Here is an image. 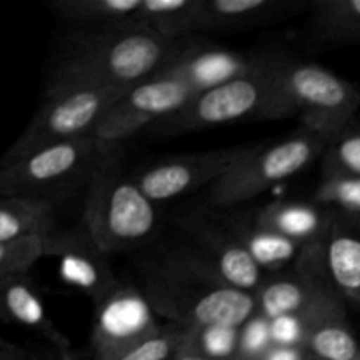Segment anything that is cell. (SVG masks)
<instances>
[{"label":"cell","instance_id":"1","mask_svg":"<svg viewBox=\"0 0 360 360\" xmlns=\"http://www.w3.org/2000/svg\"><path fill=\"white\" fill-rule=\"evenodd\" d=\"M185 41L129 27H69L56 41L44 97L81 88H130L160 72Z\"/></svg>","mask_w":360,"mask_h":360},{"label":"cell","instance_id":"2","mask_svg":"<svg viewBox=\"0 0 360 360\" xmlns=\"http://www.w3.org/2000/svg\"><path fill=\"white\" fill-rule=\"evenodd\" d=\"M137 287L169 323L186 327H241L257 313L255 294L220 278L158 245L137 266Z\"/></svg>","mask_w":360,"mask_h":360},{"label":"cell","instance_id":"3","mask_svg":"<svg viewBox=\"0 0 360 360\" xmlns=\"http://www.w3.org/2000/svg\"><path fill=\"white\" fill-rule=\"evenodd\" d=\"M118 153L94 174L83 211L84 227L109 255L150 245L158 229L157 204L122 171Z\"/></svg>","mask_w":360,"mask_h":360},{"label":"cell","instance_id":"4","mask_svg":"<svg viewBox=\"0 0 360 360\" xmlns=\"http://www.w3.org/2000/svg\"><path fill=\"white\" fill-rule=\"evenodd\" d=\"M276 95L280 120L295 116L327 144L357 120L360 109V90L352 81L285 49L276 67Z\"/></svg>","mask_w":360,"mask_h":360},{"label":"cell","instance_id":"5","mask_svg":"<svg viewBox=\"0 0 360 360\" xmlns=\"http://www.w3.org/2000/svg\"><path fill=\"white\" fill-rule=\"evenodd\" d=\"M281 53V48H271L266 62L252 74L199 91L181 109L146 129V134L158 139L199 132L243 120H280L276 67Z\"/></svg>","mask_w":360,"mask_h":360},{"label":"cell","instance_id":"6","mask_svg":"<svg viewBox=\"0 0 360 360\" xmlns=\"http://www.w3.org/2000/svg\"><path fill=\"white\" fill-rule=\"evenodd\" d=\"M120 151L97 134L48 146L0 167V197H27L55 204L83 183L90 185L97 169Z\"/></svg>","mask_w":360,"mask_h":360},{"label":"cell","instance_id":"7","mask_svg":"<svg viewBox=\"0 0 360 360\" xmlns=\"http://www.w3.org/2000/svg\"><path fill=\"white\" fill-rule=\"evenodd\" d=\"M326 146V141L308 129L274 143L250 144L227 174L207 188L204 206H245L271 186L304 171L322 157Z\"/></svg>","mask_w":360,"mask_h":360},{"label":"cell","instance_id":"8","mask_svg":"<svg viewBox=\"0 0 360 360\" xmlns=\"http://www.w3.org/2000/svg\"><path fill=\"white\" fill-rule=\"evenodd\" d=\"M167 250L225 283L255 294L264 273L221 220L217 207L202 206L176 218Z\"/></svg>","mask_w":360,"mask_h":360},{"label":"cell","instance_id":"9","mask_svg":"<svg viewBox=\"0 0 360 360\" xmlns=\"http://www.w3.org/2000/svg\"><path fill=\"white\" fill-rule=\"evenodd\" d=\"M129 88H81L44 97L21 136L11 144L2 165L48 146L97 132L109 109Z\"/></svg>","mask_w":360,"mask_h":360},{"label":"cell","instance_id":"10","mask_svg":"<svg viewBox=\"0 0 360 360\" xmlns=\"http://www.w3.org/2000/svg\"><path fill=\"white\" fill-rule=\"evenodd\" d=\"M94 306L86 352H74L72 360H115L165 326L137 283L125 280Z\"/></svg>","mask_w":360,"mask_h":360},{"label":"cell","instance_id":"11","mask_svg":"<svg viewBox=\"0 0 360 360\" xmlns=\"http://www.w3.org/2000/svg\"><path fill=\"white\" fill-rule=\"evenodd\" d=\"M193 95L197 91L183 81L165 74H155L130 86L109 109L95 134L105 143L120 144L141 129H150L171 116Z\"/></svg>","mask_w":360,"mask_h":360},{"label":"cell","instance_id":"12","mask_svg":"<svg viewBox=\"0 0 360 360\" xmlns=\"http://www.w3.org/2000/svg\"><path fill=\"white\" fill-rule=\"evenodd\" d=\"M334 292L338 290L327 274L322 243H315L306 246L287 269L264 274L255 292L257 313L267 320L302 313Z\"/></svg>","mask_w":360,"mask_h":360},{"label":"cell","instance_id":"13","mask_svg":"<svg viewBox=\"0 0 360 360\" xmlns=\"http://www.w3.org/2000/svg\"><path fill=\"white\" fill-rule=\"evenodd\" d=\"M248 146L220 148L167 158L134 172V179L155 204L213 186L243 157Z\"/></svg>","mask_w":360,"mask_h":360},{"label":"cell","instance_id":"14","mask_svg":"<svg viewBox=\"0 0 360 360\" xmlns=\"http://www.w3.org/2000/svg\"><path fill=\"white\" fill-rule=\"evenodd\" d=\"M269 51L271 48L234 51L210 44L199 35H192L185 39L174 58L157 74L176 77L199 94L248 76L266 62Z\"/></svg>","mask_w":360,"mask_h":360},{"label":"cell","instance_id":"15","mask_svg":"<svg viewBox=\"0 0 360 360\" xmlns=\"http://www.w3.org/2000/svg\"><path fill=\"white\" fill-rule=\"evenodd\" d=\"M46 248L48 257L60 260L62 280L88 295L94 304L120 283L109 262V253L91 238L84 224L74 229H58L55 234L48 236Z\"/></svg>","mask_w":360,"mask_h":360},{"label":"cell","instance_id":"16","mask_svg":"<svg viewBox=\"0 0 360 360\" xmlns=\"http://www.w3.org/2000/svg\"><path fill=\"white\" fill-rule=\"evenodd\" d=\"M347 304L340 292H334L297 313L304 320V350L309 355L322 360H360V341L348 320Z\"/></svg>","mask_w":360,"mask_h":360},{"label":"cell","instance_id":"17","mask_svg":"<svg viewBox=\"0 0 360 360\" xmlns=\"http://www.w3.org/2000/svg\"><path fill=\"white\" fill-rule=\"evenodd\" d=\"M301 0H200L197 35L204 32H245L269 27L308 11Z\"/></svg>","mask_w":360,"mask_h":360},{"label":"cell","instance_id":"18","mask_svg":"<svg viewBox=\"0 0 360 360\" xmlns=\"http://www.w3.org/2000/svg\"><path fill=\"white\" fill-rule=\"evenodd\" d=\"M229 231L238 238L264 274L287 269L304 252L306 246L264 227L255 217V207H217Z\"/></svg>","mask_w":360,"mask_h":360},{"label":"cell","instance_id":"19","mask_svg":"<svg viewBox=\"0 0 360 360\" xmlns=\"http://www.w3.org/2000/svg\"><path fill=\"white\" fill-rule=\"evenodd\" d=\"M322 253L327 274L341 297L360 306V214L334 210Z\"/></svg>","mask_w":360,"mask_h":360},{"label":"cell","instance_id":"20","mask_svg":"<svg viewBox=\"0 0 360 360\" xmlns=\"http://www.w3.org/2000/svg\"><path fill=\"white\" fill-rule=\"evenodd\" d=\"M2 319L6 323L25 327L48 341L62 360H72L74 350L69 338L56 327L46 311L44 301L28 276H0Z\"/></svg>","mask_w":360,"mask_h":360},{"label":"cell","instance_id":"21","mask_svg":"<svg viewBox=\"0 0 360 360\" xmlns=\"http://www.w3.org/2000/svg\"><path fill=\"white\" fill-rule=\"evenodd\" d=\"M334 210L309 200H273L255 207V217L264 227L299 243L315 245L322 243L333 220Z\"/></svg>","mask_w":360,"mask_h":360},{"label":"cell","instance_id":"22","mask_svg":"<svg viewBox=\"0 0 360 360\" xmlns=\"http://www.w3.org/2000/svg\"><path fill=\"white\" fill-rule=\"evenodd\" d=\"M308 46L315 49L360 44V0H319L308 9Z\"/></svg>","mask_w":360,"mask_h":360},{"label":"cell","instance_id":"23","mask_svg":"<svg viewBox=\"0 0 360 360\" xmlns=\"http://www.w3.org/2000/svg\"><path fill=\"white\" fill-rule=\"evenodd\" d=\"M200 0H143L132 25L167 41L197 35Z\"/></svg>","mask_w":360,"mask_h":360},{"label":"cell","instance_id":"24","mask_svg":"<svg viewBox=\"0 0 360 360\" xmlns=\"http://www.w3.org/2000/svg\"><path fill=\"white\" fill-rule=\"evenodd\" d=\"M56 206L27 197L0 199V243L20 238H48L58 231Z\"/></svg>","mask_w":360,"mask_h":360},{"label":"cell","instance_id":"25","mask_svg":"<svg viewBox=\"0 0 360 360\" xmlns=\"http://www.w3.org/2000/svg\"><path fill=\"white\" fill-rule=\"evenodd\" d=\"M141 4L143 0H51L49 9L69 27H134Z\"/></svg>","mask_w":360,"mask_h":360},{"label":"cell","instance_id":"26","mask_svg":"<svg viewBox=\"0 0 360 360\" xmlns=\"http://www.w3.org/2000/svg\"><path fill=\"white\" fill-rule=\"evenodd\" d=\"M329 176L360 178V118L326 146L322 155V178Z\"/></svg>","mask_w":360,"mask_h":360},{"label":"cell","instance_id":"27","mask_svg":"<svg viewBox=\"0 0 360 360\" xmlns=\"http://www.w3.org/2000/svg\"><path fill=\"white\" fill-rule=\"evenodd\" d=\"M243 327V326H241ZM241 327H188L185 348L210 360H234Z\"/></svg>","mask_w":360,"mask_h":360},{"label":"cell","instance_id":"28","mask_svg":"<svg viewBox=\"0 0 360 360\" xmlns=\"http://www.w3.org/2000/svg\"><path fill=\"white\" fill-rule=\"evenodd\" d=\"M48 238H20L0 243V276H28L37 260L48 257Z\"/></svg>","mask_w":360,"mask_h":360},{"label":"cell","instance_id":"29","mask_svg":"<svg viewBox=\"0 0 360 360\" xmlns=\"http://www.w3.org/2000/svg\"><path fill=\"white\" fill-rule=\"evenodd\" d=\"M313 200L330 210L360 214V178L359 176L322 178L313 193Z\"/></svg>","mask_w":360,"mask_h":360},{"label":"cell","instance_id":"30","mask_svg":"<svg viewBox=\"0 0 360 360\" xmlns=\"http://www.w3.org/2000/svg\"><path fill=\"white\" fill-rule=\"evenodd\" d=\"M186 336L188 327L165 322L160 333L115 360H169L185 347Z\"/></svg>","mask_w":360,"mask_h":360},{"label":"cell","instance_id":"31","mask_svg":"<svg viewBox=\"0 0 360 360\" xmlns=\"http://www.w3.org/2000/svg\"><path fill=\"white\" fill-rule=\"evenodd\" d=\"M271 348H273V341H271L269 320L255 313L241 327L234 360H264Z\"/></svg>","mask_w":360,"mask_h":360},{"label":"cell","instance_id":"32","mask_svg":"<svg viewBox=\"0 0 360 360\" xmlns=\"http://www.w3.org/2000/svg\"><path fill=\"white\" fill-rule=\"evenodd\" d=\"M271 341L273 347L283 348H304L306 326L301 315H283L269 320Z\"/></svg>","mask_w":360,"mask_h":360},{"label":"cell","instance_id":"33","mask_svg":"<svg viewBox=\"0 0 360 360\" xmlns=\"http://www.w3.org/2000/svg\"><path fill=\"white\" fill-rule=\"evenodd\" d=\"M0 360H62L60 354H55L53 357L49 355H41L34 350L20 347V345L9 343L7 340L2 341L0 348Z\"/></svg>","mask_w":360,"mask_h":360},{"label":"cell","instance_id":"34","mask_svg":"<svg viewBox=\"0 0 360 360\" xmlns=\"http://www.w3.org/2000/svg\"><path fill=\"white\" fill-rule=\"evenodd\" d=\"M304 359H306L304 348L273 347L264 360H304Z\"/></svg>","mask_w":360,"mask_h":360},{"label":"cell","instance_id":"35","mask_svg":"<svg viewBox=\"0 0 360 360\" xmlns=\"http://www.w3.org/2000/svg\"><path fill=\"white\" fill-rule=\"evenodd\" d=\"M169 360H210V359L202 357V355L195 354V352H192V350H188V348L183 347L181 350L178 352V354L172 355V357Z\"/></svg>","mask_w":360,"mask_h":360},{"label":"cell","instance_id":"36","mask_svg":"<svg viewBox=\"0 0 360 360\" xmlns=\"http://www.w3.org/2000/svg\"><path fill=\"white\" fill-rule=\"evenodd\" d=\"M304 360H322V359H319V357H313V355H309L308 352H306V359Z\"/></svg>","mask_w":360,"mask_h":360}]
</instances>
